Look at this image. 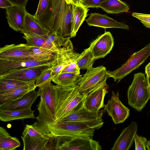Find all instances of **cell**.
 Returning a JSON list of instances; mask_svg holds the SVG:
<instances>
[{
	"mask_svg": "<svg viewBox=\"0 0 150 150\" xmlns=\"http://www.w3.org/2000/svg\"><path fill=\"white\" fill-rule=\"evenodd\" d=\"M36 87L33 81L13 90L0 92V104L19 98Z\"/></svg>",
	"mask_w": 150,
	"mask_h": 150,
	"instance_id": "obj_20",
	"label": "cell"
},
{
	"mask_svg": "<svg viewBox=\"0 0 150 150\" xmlns=\"http://www.w3.org/2000/svg\"><path fill=\"white\" fill-rule=\"evenodd\" d=\"M50 81L39 87L37 91L38 96H40L45 102L51 112L53 117L55 116V103L54 85Z\"/></svg>",
	"mask_w": 150,
	"mask_h": 150,
	"instance_id": "obj_22",
	"label": "cell"
},
{
	"mask_svg": "<svg viewBox=\"0 0 150 150\" xmlns=\"http://www.w3.org/2000/svg\"><path fill=\"white\" fill-rule=\"evenodd\" d=\"M72 8L71 38L76 36L80 26L85 20L89 10L88 8L82 4H72Z\"/></svg>",
	"mask_w": 150,
	"mask_h": 150,
	"instance_id": "obj_23",
	"label": "cell"
},
{
	"mask_svg": "<svg viewBox=\"0 0 150 150\" xmlns=\"http://www.w3.org/2000/svg\"><path fill=\"white\" fill-rule=\"evenodd\" d=\"M86 0H81V2L82 4V3L84 1Z\"/></svg>",
	"mask_w": 150,
	"mask_h": 150,
	"instance_id": "obj_47",
	"label": "cell"
},
{
	"mask_svg": "<svg viewBox=\"0 0 150 150\" xmlns=\"http://www.w3.org/2000/svg\"><path fill=\"white\" fill-rule=\"evenodd\" d=\"M107 71L103 65L88 69L77 84L80 91L87 95L101 88L108 86L106 82L109 78Z\"/></svg>",
	"mask_w": 150,
	"mask_h": 150,
	"instance_id": "obj_6",
	"label": "cell"
},
{
	"mask_svg": "<svg viewBox=\"0 0 150 150\" xmlns=\"http://www.w3.org/2000/svg\"><path fill=\"white\" fill-rule=\"evenodd\" d=\"M13 6L25 8L28 0H8Z\"/></svg>",
	"mask_w": 150,
	"mask_h": 150,
	"instance_id": "obj_41",
	"label": "cell"
},
{
	"mask_svg": "<svg viewBox=\"0 0 150 150\" xmlns=\"http://www.w3.org/2000/svg\"><path fill=\"white\" fill-rule=\"evenodd\" d=\"M34 110L31 108L16 110H0V120L4 122L26 118H34Z\"/></svg>",
	"mask_w": 150,
	"mask_h": 150,
	"instance_id": "obj_25",
	"label": "cell"
},
{
	"mask_svg": "<svg viewBox=\"0 0 150 150\" xmlns=\"http://www.w3.org/2000/svg\"><path fill=\"white\" fill-rule=\"evenodd\" d=\"M72 4L76 5L82 4L81 0H72Z\"/></svg>",
	"mask_w": 150,
	"mask_h": 150,
	"instance_id": "obj_44",
	"label": "cell"
},
{
	"mask_svg": "<svg viewBox=\"0 0 150 150\" xmlns=\"http://www.w3.org/2000/svg\"><path fill=\"white\" fill-rule=\"evenodd\" d=\"M146 78L148 82L149 90L150 92V77H148L147 76H146Z\"/></svg>",
	"mask_w": 150,
	"mask_h": 150,
	"instance_id": "obj_45",
	"label": "cell"
},
{
	"mask_svg": "<svg viewBox=\"0 0 150 150\" xmlns=\"http://www.w3.org/2000/svg\"><path fill=\"white\" fill-rule=\"evenodd\" d=\"M39 115L32 125L45 136L55 142L61 137H83L93 138L95 129L80 124L54 122L46 104L37 105Z\"/></svg>",
	"mask_w": 150,
	"mask_h": 150,
	"instance_id": "obj_1",
	"label": "cell"
},
{
	"mask_svg": "<svg viewBox=\"0 0 150 150\" xmlns=\"http://www.w3.org/2000/svg\"><path fill=\"white\" fill-rule=\"evenodd\" d=\"M132 15L139 20L144 26L150 29V14L133 13Z\"/></svg>",
	"mask_w": 150,
	"mask_h": 150,
	"instance_id": "obj_38",
	"label": "cell"
},
{
	"mask_svg": "<svg viewBox=\"0 0 150 150\" xmlns=\"http://www.w3.org/2000/svg\"><path fill=\"white\" fill-rule=\"evenodd\" d=\"M56 60V55L38 59L22 60L0 59V74L12 70L46 65H53Z\"/></svg>",
	"mask_w": 150,
	"mask_h": 150,
	"instance_id": "obj_11",
	"label": "cell"
},
{
	"mask_svg": "<svg viewBox=\"0 0 150 150\" xmlns=\"http://www.w3.org/2000/svg\"><path fill=\"white\" fill-rule=\"evenodd\" d=\"M72 4L65 0H50L49 5L42 19L39 21L50 33L58 36L71 38Z\"/></svg>",
	"mask_w": 150,
	"mask_h": 150,
	"instance_id": "obj_2",
	"label": "cell"
},
{
	"mask_svg": "<svg viewBox=\"0 0 150 150\" xmlns=\"http://www.w3.org/2000/svg\"><path fill=\"white\" fill-rule=\"evenodd\" d=\"M50 0H40L36 13L34 15L35 18L38 21L42 18L47 7Z\"/></svg>",
	"mask_w": 150,
	"mask_h": 150,
	"instance_id": "obj_34",
	"label": "cell"
},
{
	"mask_svg": "<svg viewBox=\"0 0 150 150\" xmlns=\"http://www.w3.org/2000/svg\"><path fill=\"white\" fill-rule=\"evenodd\" d=\"M58 36L55 32L50 33L48 36L46 38L45 42L43 47L56 52L54 42Z\"/></svg>",
	"mask_w": 150,
	"mask_h": 150,
	"instance_id": "obj_36",
	"label": "cell"
},
{
	"mask_svg": "<svg viewBox=\"0 0 150 150\" xmlns=\"http://www.w3.org/2000/svg\"><path fill=\"white\" fill-rule=\"evenodd\" d=\"M90 26L107 28H120L129 30L128 26L124 23L119 22L109 17L106 14L91 13L88 17L85 20Z\"/></svg>",
	"mask_w": 150,
	"mask_h": 150,
	"instance_id": "obj_16",
	"label": "cell"
},
{
	"mask_svg": "<svg viewBox=\"0 0 150 150\" xmlns=\"http://www.w3.org/2000/svg\"><path fill=\"white\" fill-rule=\"evenodd\" d=\"M108 13L116 14L127 12L129 10V6L121 0H106L98 6Z\"/></svg>",
	"mask_w": 150,
	"mask_h": 150,
	"instance_id": "obj_26",
	"label": "cell"
},
{
	"mask_svg": "<svg viewBox=\"0 0 150 150\" xmlns=\"http://www.w3.org/2000/svg\"><path fill=\"white\" fill-rule=\"evenodd\" d=\"M55 55H40L36 54L30 50L27 44H11L0 48V59L22 60L38 59Z\"/></svg>",
	"mask_w": 150,
	"mask_h": 150,
	"instance_id": "obj_9",
	"label": "cell"
},
{
	"mask_svg": "<svg viewBox=\"0 0 150 150\" xmlns=\"http://www.w3.org/2000/svg\"><path fill=\"white\" fill-rule=\"evenodd\" d=\"M22 33L35 34L46 38L50 33L38 21L34 15L28 12L25 18L24 29Z\"/></svg>",
	"mask_w": 150,
	"mask_h": 150,
	"instance_id": "obj_21",
	"label": "cell"
},
{
	"mask_svg": "<svg viewBox=\"0 0 150 150\" xmlns=\"http://www.w3.org/2000/svg\"><path fill=\"white\" fill-rule=\"evenodd\" d=\"M56 150H101L98 142L83 137H61L57 140Z\"/></svg>",
	"mask_w": 150,
	"mask_h": 150,
	"instance_id": "obj_10",
	"label": "cell"
},
{
	"mask_svg": "<svg viewBox=\"0 0 150 150\" xmlns=\"http://www.w3.org/2000/svg\"><path fill=\"white\" fill-rule=\"evenodd\" d=\"M82 75L71 73H59L53 77L52 81L62 86H68L77 85Z\"/></svg>",
	"mask_w": 150,
	"mask_h": 150,
	"instance_id": "obj_28",
	"label": "cell"
},
{
	"mask_svg": "<svg viewBox=\"0 0 150 150\" xmlns=\"http://www.w3.org/2000/svg\"><path fill=\"white\" fill-rule=\"evenodd\" d=\"M146 148L148 150H150V140L148 141L146 145Z\"/></svg>",
	"mask_w": 150,
	"mask_h": 150,
	"instance_id": "obj_46",
	"label": "cell"
},
{
	"mask_svg": "<svg viewBox=\"0 0 150 150\" xmlns=\"http://www.w3.org/2000/svg\"><path fill=\"white\" fill-rule=\"evenodd\" d=\"M145 73L146 76L150 77V62L145 67Z\"/></svg>",
	"mask_w": 150,
	"mask_h": 150,
	"instance_id": "obj_43",
	"label": "cell"
},
{
	"mask_svg": "<svg viewBox=\"0 0 150 150\" xmlns=\"http://www.w3.org/2000/svg\"><path fill=\"white\" fill-rule=\"evenodd\" d=\"M148 141L146 138L139 136L137 133L134 138L135 149L136 150H146V145Z\"/></svg>",
	"mask_w": 150,
	"mask_h": 150,
	"instance_id": "obj_37",
	"label": "cell"
},
{
	"mask_svg": "<svg viewBox=\"0 0 150 150\" xmlns=\"http://www.w3.org/2000/svg\"><path fill=\"white\" fill-rule=\"evenodd\" d=\"M54 45L56 49V60L51 67L53 76L76 61L80 54L74 50L73 44L69 38L58 36L54 41Z\"/></svg>",
	"mask_w": 150,
	"mask_h": 150,
	"instance_id": "obj_5",
	"label": "cell"
},
{
	"mask_svg": "<svg viewBox=\"0 0 150 150\" xmlns=\"http://www.w3.org/2000/svg\"><path fill=\"white\" fill-rule=\"evenodd\" d=\"M128 104L138 111H141L150 99L148 82L144 74H134L133 81L127 91Z\"/></svg>",
	"mask_w": 150,
	"mask_h": 150,
	"instance_id": "obj_4",
	"label": "cell"
},
{
	"mask_svg": "<svg viewBox=\"0 0 150 150\" xmlns=\"http://www.w3.org/2000/svg\"><path fill=\"white\" fill-rule=\"evenodd\" d=\"M20 145L17 138L11 137L5 129L0 127V150H14Z\"/></svg>",
	"mask_w": 150,
	"mask_h": 150,
	"instance_id": "obj_27",
	"label": "cell"
},
{
	"mask_svg": "<svg viewBox=\"0 0 150 150\" xmlns=\"http://www.w3.org/2000/svg\"><path fill=\"white\" fill-rule=\"evenodd\" d=\"M31 82L0 78V92L13 90Z\"/></svg>",
	"mask_w": 150,
	"mask_h": 150,
	"instance_id": "obj_30",
	"label": "cell"
},
{
	"mask_svg": "<svg viewBox=\"0 0 150 150\" xmlns=\"http://www.w3.org/2000/svg\"><path fill=\"white\" fill-rule=\"evenodd\" d=\"M109 87H104L88 94L83 101V106L89 111L98 112L104 107V101Z\"/></svg>",
	"mask_w": 150,
	"mask_h": 150,
	"instance_id": "obj_19",
	"label": "cell"
},
{
	"mask_svg": "<svg viewBox=\"0 0 150 150\" xmlns=\"http://www.w3.org/2000/svg\"><path fill=\"white\" fill-rule=\"evenodd\" d=\"M55 116L52 118L54 122L59 121L83 106V101L87 96L82 92L77 85L62 86L54 85Z\"/></svg>",
	"mask_w": 150,
	"mask_h": 150,
	"instance_id": "obj_3",
	"label": "cell"
},
{
	"mask_svg": "<svg viewBox=\"0 0 150 150\" xmlns=\"http://www.w3.org/2000/svg\"><path fill=\"white\" fill-rule=\"evenodd\" d=\"M114 45L113 37L111 33L108 31L92 41L89 47L96 60L106 56L112 50Z\"/></svg>",
	"mask_w": 150,
	"mask_h": 150,
	"instance_id": "obj_14",
	"label": "cell"
},
{
	"mask_svg": "<svg viewBox=\"0 0 150 150\" xmlns=\"http://www.w3.org/2000/svg\"><path fill=\"white\" fill-rule=\"evenodd\" d=\"M29 45L31 51L36 54L40 55H56V52L44 47Z\"/></svg>",
	"mask_w": 150,
	"mask_h": 150,
	"instance_id": "obj_35",
	"label": "cell"
},
{
	"mask_svg": "<svg viewBox=\"0 0 150 150\" xmlns=\"http://www.w3.org/2000/svg\"><path fill=\"white\" fill-rule=\"evenodd\" d=\"M80 70L75 61L70 63L59 73H71L76 74L80 75Z\"/></svg>",
	"mask_w": 150,
	"mask_h": 150,
	"instance_id": "obj_39",
	"label": "cell"
},
{
	"mask_svg": "<svg viewBox=\"0 0 150 150\" xmlns=\"http://www.w3.org/2000/svg\"><path fill=\"white\" fill-rule=\"evenodd\" d=\"M150 55V43L139 51L136 52L120 67L114 71H107L109 77L119 82L133 71L138 68Z\"/></svg>",
	"mask_w": 150,
	"mask_h": 150,
	"instance_id": "obj_7",
	"label": "cell"
},
{
	"mask_svg": "<svg viewBox=\"0 0 150 150\" xmlns=\"http://www.w3.org/2000/svg\"><path fill=\"white\" fill-rule=\"evenodd\" d=\"M138 129L137 123L132 121L123 129L115 140L111 150H128L134 141V137Z\"/></svg>",
	"mask_w": 150,
	"mask_h": 150,
	"instance_id": "obj_17",
	"label": "cell"
},
{
	"mask_svg": "<svg viewBox=\"0 0 150 150\" xmlns=\"http://www.w3.org/2000/svg\"><path fill=\"white\" fill-rule=\"evenodd\" d=\"M105 111L104 110H100L98 112H93L87 110L83 106L58 122L82 124L90 128L98 129L102 127L104 123L102 117Z\"/></svg>",
	"mask_w": 150,
	"mask_h": 150,
	"instance_id": "obj_8",
	"label": "cell"
},
{
	"mask_svg": "<svg viewBox=\"0 0 150 150\" xmlns=\"http://www.w3.org/2000/svg\"><path fill=\"white\" fill-rule=\"evenodd\" d=\"M104 107V110L111 117L115 124L123 122L129 116L130 110L120 100L119 91L115 93L112 91L111 98Z\"/></svg>",
	"mask_w": 150,
	"mask_h": 150,
	"instance_id": "obj_12",
	"label": "cell"
},
{
	"mask_svg": "<svg viewBox=\"0 0 150 150\" xmlns=\"http://www.w3.org/2000/svg\"><path fill=\"white\" fill-rule=\"evenodd\" d=\"M23 143V150H45L53 149V144L55 142L47 138L40 141L35 140L28 135L21 136ZM54 149V148H53Z\"/></svg>",
	"mask_w": 150,
	"mask_h": 150,
	"instance_id": "obj_24",
	"label": "cell"
},
{
	"mask_svg": "<svg viewBox=\"0 0 150 150\" xmlns=\"http://www.w3.org/2000/svg\"><path fill=\"white\" fill-rule=\"evenodd\" d=\"M0 7L2 8L7 9L13 5L8 0H0Z\"/></svg>",
	"mask_w": 150,
	"mask_h": 150,
	"instance_id": "obj_42",
	"label": "cell"
},
{
	"mask_svg": "<svg viewBox=\"0 0 150 150\" xmlns=\"http://www.w3.org/2000/svg\"><path fill=\"white\" fill-rule=\"evenodd\" d=\"M22 135L23 136L28 135L32 139L37 141H40L48 138L35 129L32 125H26Z\"/></svg>",
	"mask_w": 150,
	"mask_h": 150,
	"instance_id": "obj_32",
	"label": "cell"
},
{
	"mask_svg": "<svg viewBox=\"0 0 150 150\" xmlns=\"http://www.w3.org/2000/svg\"><path fill=\"white\" fill-rule=\"evenodd\" d=\"M53 65H46L12 70L0 74V78L29 82L35 81L42 72Z\"/></svg>",
	"mask_w": 150,
	"mask_h": 150,
	"instance_id": "obj_13",
	"label": "cell"
},
{
	"mask_svg": "<svg viewBox=\"0 0 150 150\" xmlns=\"http://www.w3.org/2000/svg\"><path fill=\"white\" fill-rule=\"evenodd\" d=\"M38 96L37 91L33 90L19 98L0 104V110H12L31 108Z\"/></svg>",
	"mask_w": 150,
	"mask_h": 150,
	"instance_id": "obj_18",
	"label": "cell"
},
{
	"mask_svg": "<svg viewBox=\"0 0 150 150\" xmlns=\"http://www.w3.org/2000/svg\"><path fill=\"white\" fill-rule=\"evenodd\" d=\"M106 0H86L82 3V5L87 8H96L102 2Z\"/></svg>",
	"mask_w": 150,
	"mask_h": 150,
	"instance_id": "obj_40",
	"label": "cell"
},
{
	"mask_svg": "<svg viewBox=\"0 0 150 150\" xmlns=\"http://www.w3.org/2000/svg\"><path fill=\"white\" fill-rule=\"evenodd\" d=\"M42 72L36 81L35 85L40 87L50 81H52L53 76L51 67Z\"/></svg>",
	"mask_w": 150,
	"mask_h": 150,
	"instance_id": "obj_33",
	"label": "cell"
},
{
	"mask_svg": "<svg viewBox=\"0 0 150 150\" xmlns=\"http://www.w3.org/2000/svg\"><path fill=\"white\" fill-rule=\"evenodd\" d=\"M23 38L25 39L29 45L39 47H43L46 38L34 34L23 33Z\"/></svg>",
	"mask_w": 150,
	"mask_h": 150,
	"instance_id": "obj_31",
	"label": "cell"
},
{
	"mask_svg": "<svg viewBox=\"0 0 150 150\" xmlns=\"http://www.w3.org/2000/svg\"><path fill=\"white\" fill-rule=\"evenodd\" d=\"M27 13L25 8L16 6L6 9V18L9 27L15 31L22 33Z\"/></svg>",
	"mask_w": 150,
	"mask_h": 150,
	"instance_id": "obj_15",
	"label": "cell"
},
{
	"mask_svg": "<svg viewBox=\"0 0 150 150\" xmlns=\"http://www.w3.org/2000/svg\"><path fill=\"white\" fill-rule=\"evenodd\" d=\"M96 60L89 47L84 50L80 54L76 62L80 70H87L93 67V63Z\"/></svg>",
	"mask_w": 150,
	"mask_h": 150,
	"instance_id": "obj_29",
	"label": "cell"
}]
</instances>
